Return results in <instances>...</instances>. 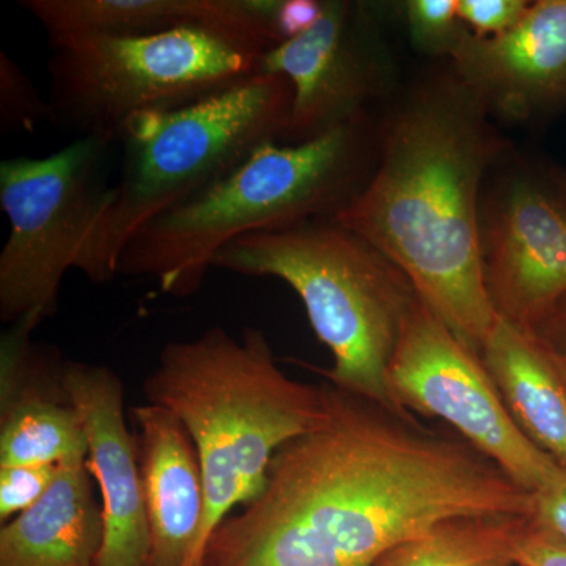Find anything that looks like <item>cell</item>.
I'll use <instances>...</instances> for the list:
<instances>
[{
	"label": "cell",
	"mask_w": 566,
	"mask_h": 566,
	"mask_svg": "<svg viewBox=\"0 0 566 566\" xmlns=\"http://www.w3.org/2000/svg\"><path fill=\"white\" fill-rule=\"evenodd\" d=\"M139 446L151 566H193L205 517V485L191 436L174 412L145 403L132 409Z\"/></svg>",
	"instance_id": "9a60e30c"
},
{
	"label": "cell",
	"mask_w": 566,
	"mask_h": 566,
	"mask_svg": "<svg viewBox=\"0 0 566 566\" xmlns=\"http://www.w3.org/2000/svg\"><path fill=\"white\" fill-rule=\"evenodd\" d=\"M0 120L3 128L33 133L40 123L52 120L50 103L6 54H0Z\"/></svg>",
	"instance_id": "44dd1931"
},
{
	"label": "cell",
	"mask_w": 566,
	"mask_h": 566,
	"mask_svg": "<svg viewBox=\"0 0 566 566\" xmlns=\"http://www.w3.org/2000/svg\"><path fill=\"white\" fill-rule=\"evenodd\" d=\"M536 333L545 338L551 348H553L566 364V300L558 305L546 322L539 324Z\"/></svg>",
	"instance_id": "4316f807"
},
{
	"label": "cell",
	"mask_w": 566,
	"mask_h": 566,
	"mask_svg": "<svg viewBox=\"0 0 566 566\" xmlns=\"http://www.w3.org/2000/svg\"><path fill=\"white\" fill-rule=\"evenodd\" d=\"M114 142L82 136L43 158L0 163V208L9 238L0 252V319L39 327L57 312L63 277L76 270L111 185Z\"/></svg>",
	"instance_id": "ba28073f"
},
{
	"label": "cell",
	"mask_w": 566,
	"mask_h": 566,
	"mask_svg": "<svg viewBox=\"0 0 566 566\" xmlns=\"http://www.w3.org/2000/svg\"><path fill=\"white\" fill-rule=\"evenodd\" d=\"M532 523L566 546V468L534 494Z\"/></svg>",
	"instance_id": "cb8c5ba5"
},
{
	"label": "cell",
	"mask_w": 566,
	"mask_h": 566,
	"mask_svg": "<svg viewBox=\"0 0 566 566\" xmlns=\"http://www.w3.org/2000/svg\"><path fill=\"white\" fill-rule=\"evenodd\" d=\"M324 2L318 0H275L273 25L279 43L314 28L322 18Z\"/></svg>",
	"instance_id": "484cf974"
},
{
	"label": "cell",
	"mask_w": 566,
	"mask_h": 566,
	"mask_svg": "<svg viewBox=\"0 0 566 566\" xmlns=\"http://www.w3.org/2000/svg\"><path fill=\"white\" fill-rule=\"evenodd\" d=\"M87 458L65 461L46 494L0 526V566H98L103 505Z\"/></svg>",
	"instance_id": "e0dca14e"
},
{
	"label": "cell",
	"mask_w": 566,
	"mask_h": 566,
	"mask_svg": "<svg viewBox=\"0 0 566 566\" xmlns=\"http://www.w3.org/2000/svg\"><path fill=\"white\" fill-rule=\"evenodd\" d=\"M528 516H455L395 546L374 566H520L517 535Z\"/></svg>",
	"instance_id": "d6986e66"
},
{
	"label": "cell",
	"mask_w": 566,
	"mask_h": 566,
	"mask_svg": "<svg viewBox=\"0 0 566 566\" xmlns=\"http://www.w3.org/2000/svg\"><path fill=\"white\" fill-rule=\"evenodd\" d=\"M216 270L274 277L301 297L312 329L331 352L324 381L401 416L389 368L417 294L411 281L370 243L334 218L244 234L214 259ZM417 417V416H416Z\"/></svg>",
	"instance_id": "8992f818"
},
{
	"label": "cell",
	"mask_w": 566,
	"mask_h": 566,
	"mask_svg": "<svg viewBox=\"0 0 566 566\" xmlns=\"http://www.w3.org/2000/svg\"><path fill=\"white\" fill-rule=\"evenodd\" d=\"M528 441L566 468V364L536 331L497 316L480 353Z\"/></svg>",
	"instance_id": "ac0fdd59"
},
{
	"label": "cell",
	"mask_w": 566,
	"mask_h": 566,
	"mask_svg": "<svg viewBox=\"0 0 566 566\" xmlns=\"http://www.w3.org/2000/svg\"><path fill=\"white\" fill-rule=\"evenodd\" d=\"M455 76L423 85L387 122L364 188L335 216L385 253L465 346L495 315L482 262L480 189L506 144Z\"/></svg>",
	"instance_id": "7a4b0ae2"
},
{
	"label": "cell",
	"mask_w": 566,
	"mask_h": 566,
	"mask_svg": "<svg viewBox=\"0 0 566 566\" xmlns=\"http://www.w3.org/2000/svg\"><path fill=\"white\" fill-rule=\"evenodd\" d=\"M50 46L52 122L112 142L136 115L178 109L248 80L271 50L259 36L200 24Z\"/></svg>",
	"instance_id": "52a82bcc"
},
{
	"label": "cell",
	"mask_w": 566,
	"mask_h": 566,
	"mask_svg": "<svg viewBox=\"0 0 566 566\" xmlns=\"http://www.w3.org/2000/svg\"><path fill=\"white\" fill-rule=\"evenodd\" d=\"M144 394L147 403L180 419L199 455L205 517L193 566H202L222 521L262 493L275 453L315 428L326 411L322 385L286 375L256 327H244L240 337L210 327L170 342Z\"/></svg>",
	"instance_id": "3957f363"
},
{
	"label": "cell",
	"mask_w": 566,
	"mask_h": 566,
	"mask_svg": "<svg viewBox=\"0 0 566 566\" xmlns=\"http://www.w3.org/2000/svg\"><path fill=\"white\" fill-rule=\"evenodd\" d=\"M405 20L415 48L436 57H450L469 31L458 17V0H409Z\"/></svg>",
	"instance_id": "ffe728a7"
},
{
	"label": "cell",
	"mask_w": 566,
	"mask_h": 566,
	"mask_svg": "<svg viewBox=\"0 0 566 566\" xmlns=\"http://www.w3.org/2000/svg\"><path fill=\"white\" fill-rule=\"evenodd\" d=\"M360 7L324 0L322 18L307 32L264 52L260 70L292 85L293 104L283 144H297L344 123L367 117L385 71Z\"/></svg>",
	"instance_id": "8fae6325"
},
{
	"label": "cell",
	"mask_w": 566,
	"mask_h": 566,
	"mask_svg": "<svg viewBox=\"0 0 566 566\" xmlns=\"http://www.w3.org/2000/svg\"><path fill=\"white\" fill-rule=\"evenodd\" d=\"M61 464L0 465V524L31 509L46 494Z\"/></svg>",
	"instance_id": "7402d4cb"
},
{
	"label": "cell",
	"mask_w": 566,
	"mask_h": 566,
	"mask_svg": "<svg viewBox=\"0 0 566 566\" xmlns=\"http://www.w3.org/2000/svg\"><path fill=\"white\" fill-rule=\"evenodd\" d=\"M453 76L486 112L527 120L566 107V0L528 3L491 39L468 31L450 55Z\"/></svg>",
	"instance_id": "4fadbf2b"
},
{
	"label": "cell",
	"mask_w": 566,
	"mask_h": 566,
	"mask_svg": "<svg viewBox=\"0 0 566 566\" xmlns=\"http://www.w3.org/2000/svg\"><path fill=\"white\" fill-rule=\"evenodd\" d=\"M515 558L520 566H566V546L535 526L528 516L516 538Z\"/></svg>",
	"instance_id": "d4e9b609"
},
{
	"label": "cell",
	"mask_w": 566,
	"mask_h": 566,
	"mask_svg": "<svg viewBox=\"0 0 566 566\" xmlns=\"http://www.w3.org/2000/svg\"><path fill=\"white\" fill-rule=\"evenodd\" d=\"M367 117L297 144L270 142L233 172L134 234L117 275L148 277L159 292H199L214 259L244 234L335 218L364 188L378 155Z\"/></svg>",
	"instance_id": "277c9868"
},
{
	"label": "cell",
	"mask_w": 566,
	"mask_h": 566,
	"mask_svg": "<svg viewBox=\"0 0 566 566\" xmlns=\"http://www.w3.org/2000/svg\"><path fill=\"white\" fill-rule=\"evenodd\" d=\"M35 329L11 324L0 337V465L88 457L87 434L63 378L65 359L33 342Z\"/></svg>",
	"instance_id": "5bb4252c"
},
{
	"label": "cell",
	"mask_w": 566,
	"mask_h": 566,
	"mask_svg": "<svg viewBox=\"0 0 566 566\" xmlns=\"http://www.w3.org/2000/svg\"><path fill=\"white\" fill-rule=\"evenodd\" d=\"M50 44L85 35H148L182 25H214L277 46L271 0H22Z\"/></svg>",
	"instance_id": "2e32d148"
},
{
	"label": "cell",
	"mask_w": 566,
	"mask_h": 566,
	"mask_svg": "<svg viewBox=\"0 0 566 566\" xmlns=\"http://www.w3.org/2000/svg\"><path fill=\"white\" fill-rule=\"evenodd\" d=\"M554 177H556V180L558 185H560V188L564 189V192L566 193V170H553Z\"/></svg>",
	"instance_id": "83f0119b"
},
{
	"label": "cell",
	"mask_w": 566,
	"mask_h": 566,
	"mask_svg": "<svg viewBox=\"0 0 566 566\" xmlns=\"http://www.w3.org/2000/svg\"><path fill=\"white\" fill-rule=\"evenodd\" d=\"M63 378L87 434V463L102 499L98 566H151L139 446L126 422L120 376L106 365L65 360Z\"/></svg>",
	"instance_id": "7c38bea8"
},
{
	"label": "cell",
	"mask_w": 566,
	"mask_h": 566,
	"mask_svg": "<svg viewBox=\"0 0 566 566\" xmlns=\"http://www.w3.org/2000/svg\"><path fill=\"white\" fill-rule=\"evenodd\" d=\"M322 387V422L275 453L202 566H374L449 517L532 516L534 494L452 430Z\"/></svg>",
	"instance_id": "6da1fadb"
},
{
	"label": "cell",
	"mask_w": 566,
	"mask_h": 566,
	"mask_svg": "<svg viewBox=\"0 0 566 566\" xmlns=\"http://www.w3.org/2000/svg\"><path fill=\"white\" fill-rule=\"evenodd\" d=\"M389 381L401 408L441 420L528 493L542 490L560 469L521 433L480 354L419 296L401 327Z\"/></svg>",
	"instance_id": "9c48e42d"
},
{
	"label": "cell",
	"mask_w": 566,
	"mask_h": 566,
	"mask_svg": "<svg viewBox=\"0 0 566 566\" xmlns=\"http://www.w3.org/2000/svg\"><path fill=\"white\" fill-rule=\"evenodd\" d=\"M527 7L526 0H458V17L475 36L491 39L515 28Z\"/></svg>",
	"instance_id": "603a6c76"
},
{
	"label": "cell",
	"mask_w": 566,
	"mask_h": 566,
	"mask_svg": "<svg viewBox=\"0 0 566 566\" xmlns=\"http://www.w3.org/2000/svg\"><path fill=\"white\" fill-rule=\"evenodd\" d=\"M293 91L281 74L256 71L200 102L129 118L120 177L109 186L82 248L77 271L111 282L145 223L222 180L264 144L285 142Z\"/></svg>",
	"instance_id": "5b68a950"
},
{
	"label": "cell",
	"mask_w": 566,
	"mask_h": 566,
	"mask_svg": "<svg viewBox=\"0 0 566 566\" xmlns=\"http://www.w3.org/2000/svg\"><path fill=\"white\" fill-rule=\"evenodd\" d=\"M482 262L495 315L536 331L566 300V193L553 172L520 174L482 212Z\"/></svg>",
	"instance_id": "30bf717a"
}]
</instances>
